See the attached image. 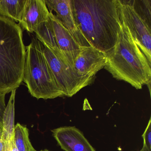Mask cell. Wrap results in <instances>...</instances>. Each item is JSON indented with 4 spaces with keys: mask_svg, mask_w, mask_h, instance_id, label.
<instances>
[{
    "mask_svg": "<svg viewBox=\"0 0 151 151\" xmlns=\"http://www.w3.org/2000/svg\"><path fill=\"white\" fill-rule=\"evenodd\" d=\"M43 46L44 55L64 96L72 97L91 83L94 77L78 75L59 49Z\"/></svg>",
    "mask_w": 151,
    "mask_h": 151,
    "instance_id": "5",
    "label": "cell"
},
{
    "mask_svg": "<svg viewBox=\"0 0 151 151\" xmlns=\"http://www.w3.org/2000/svg\"><path fill=\"white\" fill-rule=\"evenodd\" d=\"M5 96L6 95L0 93V124L2 126L3 113L6 107Z\"/></svg>",
    "mask_w": 151,
    "mask_h": 151,
    "instance_id": "18",
    "label": "cell"
},
{
    "mask_svg": "<svg viewBox=\"0 0 151 151\" xmlns=\"http://www.w3.org/2000/svg\"><path fill=\"white\" fill-rule=\"evenodd\" d=\"M78 29L91 46L106 53L122 30L118 0H71Z\"/></svg>",
    "mask_w": 151,
    "mask_h": 151,
    "instance_id": "1",
    "label": "cell"
},
{
    "mask_svg": "<svg viewBox=\"0 0 151 151\" xmlns=\"http://www.w3.org/2000/svg\"><path fill=\"white\" fill-rule=\"evenodd\" d=\"M49 17L58 48L73 67L75 59L80 52L81 46L70 32L56 19L52 13H50Z\"/></svg>",
    "mask_w": 151,
    "mask_h": 151,
    "instance_id": "10",
    "label": "cell"
},
{
    "mask_svg": "<svg viewBox=\"0 0 151 151\" xmlns=\"http://www.w3.org/2000/svg\"><path fill=\"white\" fill-rule=\"evenodd\" d=\"M53 136L65 151H95L82 132L75 126H63L52 130Z\"/></svg>",
    "mask_w": 151,
    "mask_h": 151,
    "instance_id": "9",
    "label": "cell"
},
{
    "mask_svg": "<svg viewBox=\"0 0 151 151\" xmlns=\"http://www.w3.org/2000/svg\"><path fill=\"white\" fill-rule=\"evenodd\" d=\"M50 13L68 30L81 47L91 46L78 29L74 18L71 0H45Z\"/></svg>",
    "mask_w": 151,
    "mask_h": 151,
    "instance_id": "7",
    "label": "cell"
},
{
    "mask_svg": "<svg viewBox=\"0 0 151 151\" xmlns=\"http://www.w3.org/2000/svg\"><path fill=\"white\" fill-rule=\"evenodd\" d=\"M6 142L0 138V151H6Z\"/></svg>",
    "mask_w": 151,
    "mask_h": 151,
    "instance_id": "19",
    "label": "cell"
},
{
    "mask_svg": "<svg viewBox=\"0 0 151 151\" xmlns=\"http://www.w3.org/2000/svg\"><path fill=\"white\" fill-rule=\"evenodd\" d=\"M49 14L45 0H26L18 24L30 33L35 32L40 24L49 20Z\"/></svg>",
    "mask_w": 151,
    "mask_h": 151,
    "instance_id": "11",
    "label": "cell"
},
{
    "mask_svg": "<svg viewBox=\"0 0 151 151\" xmlns=\"http://www.w3.org/2000/svg\"><path fill=\"white\" fill-rule=\"evenodd\" d=\"M124 1L132 7L136 14L151 29V0H130Z\"/></svg>",
    "mask_w": 151,
    "mask_h": 151,
    "instance_id": "16",
    "label": "cell"
},
{
    "mask_svg": "<svg viewBox=\"0 0 151 151\" xmlns=\"http://www.w3.org/2000/svg\"><path fill=\"white\" fill-rule=\"evenodd\" d=\"M23 81L31 95L37 99L64 96L44 55V46L35 37L26 47Z\"/></svg>",
    "mask_w": 151,
    "mask_h": 151,
    "instance_id": "4",
    "label": "cell"
},
{
    "mask_svg": "<svg viewBox=\"0 0 151 151\" xmlns=\"http://www.w3.org/2000/svg\"><path fill=\"white\" fill-rule=\"evenodd\" d=\"M122 22V21H121ZM122 27L117 44L106 53L104 68L114 78L130 84L136 89L150 85L151 64L136 45L127 27Z\"/></svg>",
    "mask_w": 151,
    "mask_h": 151,
    "instance_id": "2",
    "label": "cell"
},
{
    "mask_svg": "<svg viewBox=\"0 0 151 151\" xmlns=\"http://www.w3.org/2000/svg\"><path fill=\"white\" fill-rule=\"evenodd\" d=\"M139 151H149L148 150V149L146 147L145 145H143V147H142V149Z\"/></svg>",
    "mask_w": 151,
    "mask_h": 151,
    "instance_id": "21",
    "label": "cell"
},
{
    "mask_svg": "<svg viewBox=\"0 0 151 151\" xmlns=\"http://www.w3.org/2000/svg\"><path fill=\"white\" fill-rule=\"evenodd\" d=\"M14 151H18L17 150V149L16 148L15 146V145H14Z\"/></svg>",
    "mask_w": 151,
    "mask_h": 151,
    "instance_id": "22",
    "label": "cell"
},
{
    "mask_svg": "<svg viewBox=\"0 0 151 151\" xmlns=\"http://www.w3.org/2000/svg\"><path fill=\"white\" fill-rule=\"evenodd\" d=\"M14 141L18 151H37L30 141L28 129L20 124L17 123L15 126Z\"/></svg>",
    "mask_w": 151,
    "mask_h": 151,
    "instance_id": "14",
    "label": "cell"
},
{
    "mask_svg": "<svg viewBox=\"0 0 151 151\" xmlns=\"http://www.w3.org/2000/svg\"><path fill=\"white\" fill-rule=\"evenodd\" d=\"M35 33L36 38L43 45H45L54 49H59L55 42L50 17L48 21L39 25Z\"/></svg>",
    "mask_w": 151,
    "mask_h": 151,
    "instance_id": "15",
    "label": "cell"
},
{
    "mask_svg": "<svg viewBox=\"0 0 151 151\" xmlns=\"http://www.w3.org/2000/svg\"><path fill=\"white\" fill-rule=\"evenodd\" d=\"M143 145L146 147L148 151H151V119L150 118L147 126L142 135Z\"/></svg>",
    "mask_w": 151,
    "mask_h": 151,
    "instance_id": "17",
    "label": "cell"
},
{
    "mask_svg": "<svg viewBox=\"0 0 151 151\" xmlns=\"http://www.w3.org/2000/svg\"><path fill=\"white\" fill-rule=\"evenodd\" d=\"M26 0H0V15L19 22Z\"/></svg>",
    "mask_w": 151,
    "mask_h": 151,
    "instance_id": "13",
    "label": "cell"
},
{
    "mask_svg": "<svg viewBox=\"0 0 151 151\" xmlns=\"http://www.w3.org/2000/svg\"><path fill=\"white\" fill-rule=\"evenodd\" d=\"M106 63L105 53L92 46L81 47L73 67L80 76L94 77L100 70L104 68Z\"/></svg>",
    "mask_w": 151,
    "mask_h": 151,
    "instance_id": "8",
    "label": "cell"
},
{
    "mask_svg": "<svg viewBox=\"0 0 151 151\" xmlns=\"http://www.w3.org/2000/svg\"><path fill=\"white\" fill-rule=\"evenodd\" d=\"M26 47L21 26L0 15V93L6 95L22 84Z\"/></svg>",
    "mask_w": 151,
    "mask_h": 151,
    "instance_id": "3",
    "label": "cell"
},
{
    "mask_svg": "<svg viewBox=\"0 0 151 151\" xmlns=\"http://www.w3.org/2000/svg\"><path fill=\"white\" fill-rule=\"evenodd\" d=\"M120 18L132 37L151 64V30L124 1L118 0Z\"/></svg>",
    "mask_w": 151,
    "mask_h": 151,
    "instance_id": "6",
    "label": "cell"
},
{
    "mask_svg": "<svg viewBox=\"0 0 151 151\" xmlns=\"http://www.w3.org/2000/svg\"><path fill=\"white\" fill-rule=\"evenodd\" d=\"M2 129H3L2 126L0 124V138L1 139L2 138Z\"/></svg>",
    "mask_w": 151,
    "mask_h": 151,
    "instance_id": "20",
    "label": "cell"
},
{
    "mask_svg": "<svg viewBox=\"0 0 151 151\" xmlns=\"http://www.w3.org/2000/svg\"><path fill=\"white\" fill-rule=\"evenodd\" d=\"M40 151H49V150H47V149H45V150H41Z\"/></svg>",
    "mask_w": 151,
    "mask_h": 151,
    "instance_id": "23",
    "label": "cell"
},
{
    "mask_svg": "<svg viewBox=\"0 0 151 151\" xmlns=\"http://www.w3.org/2000/svg\"><path fill=\"white\" fill-rule=\"evenodd\" d=\"M16 90L11 92L7 106L3 113L2 118V134L1 139L6 142L14 139V132L15 99Z\"/></svg>",
    "mask_w": 151,
    "mask_h": 151,
    "instance_id": "12",
    "label": "cell"
}]
</instances>
